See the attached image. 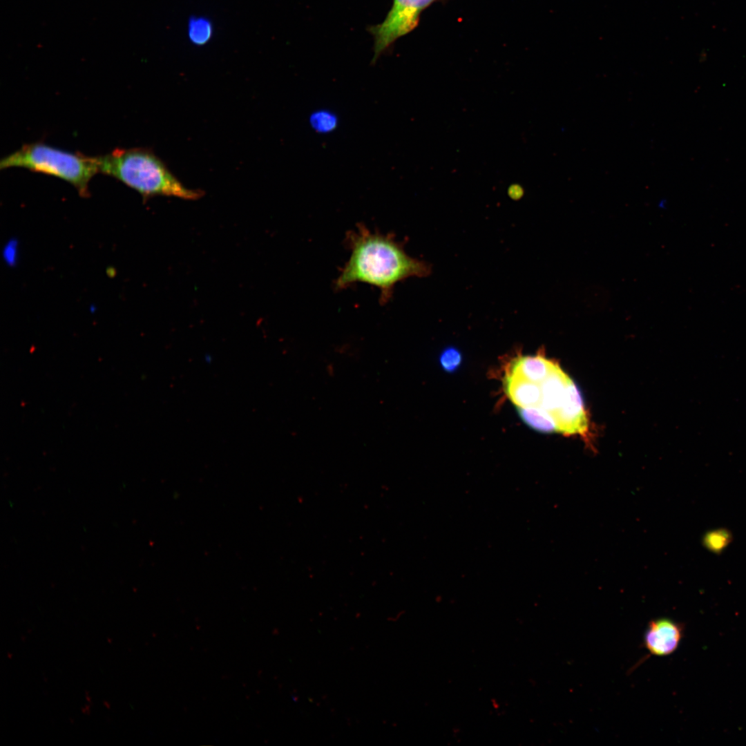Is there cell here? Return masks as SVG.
Here are the masks:
<instances>
[{
  "instance_id": "1",
  "label": "cell",
  "mask_w": 746,
  "mask_h": 746,
  "mask_svg": "<svg viewBox=\"0 0 746 746\" xmlns=\"http://www.w3.org/2000/svg\"><path fill=\"white\" fill-rule=\"evenodd\" d=\"M346 243L350 255L334 282L337 290L356 283H367L379 289L380 303L385 304L398 283L430 274V265L409 256L391 234L372 231L359 224L348 232Z\"/></svg>"
},
{
  "instance_id": "2",
  "label": "cell",
  "mask_w": 746,
  "mask_h": 746,
  "mask_svg": "<svg viewBox=\"0 0 746 746\" xmlns=\"http://www.w3.org/2000/svg\"><path fill=\"white\" fill-rule=\"evenodd\" d=\"M99 172L115 178L137 191L144 199L161 195L187 200L200 199L204 191L186 187L151 150L116 149L97 157Z\"/></svg>"
},
{
  "instance_id": "3",
  "label": "cell",
  "mask_w": 746,
  "mask_h": 746,
  "mask_svg": "<svg viewBox=\"0 0 746 746\" xmlns=\"http://www.w3.org/2000/svg\"><path fill=\"white\" fill-rule=\"evenodd\" d=\"M20 167L59 178L72 184L82 197L99 172L97 157L72 153L41 142L24 144L0 160V169Z\"/></svg>"
},
{
  "instance_id": "4",
  "label": "cell",
  "mask_w": 746,
  "mask_h": 746,
  "mask_svg": "<svg viewBox=\"0 0 746 746\" xmlns=\"http://www.w3.org/2000/svg\"><path fill=\"white\" fill-rule=\"evenodd\" d=\"M433 1L394 0L384 21L370 28L374 38L373 61L396 39L417 26L421 12Z\"/></svg>"
},
{
  "instance_id": "5",
  "label": "cell",
  "mask_w": 746,
  "mask_h": 746,
  "mask_svg": "<svg viewBox=\"0 0 746 746\" xmlns=\"http://www.w3.org/2000/svg\"><path fill=\"white\" fill-rule=\"evenodd\" d=\"M553 414L557 423V432L584 437L589 431V419L582 393L570 377L563 401Z\"/></svg>"
},
{
  "instance_id": "6",
  "label": "cell",
  "mask_w": 746,
  "mask_h": 746,
  "mask_svg": "<svg viewBox=\"0 0 746 746\" xmlns=\"http://www.w3.org/2000/svg\"><path fill=\"white\" fill-rule=\"evenodd\" d=\"M683 636L682 626L673 620L661 618L651 620L643 636V646L654 656H667L678 647Z\"/></svg>"
},
{
  "instance_id": "7",
  "label": "cell",
  "mask_w": 746,
  "mask_h": 746,
  "mask_svg": "<svg viewBox=\"0 0 746 746\" xmlns=\"http://www.w3.org/2000/svg\"><path fill=\"white\" fill-rule=\"evenodd\" d=\"M504 381L508 398L517 407L526 408L539 405L541 400L539 383L528 381L508 372Z\"/></svg>"
},
{
  "instance_id": "8",
  "label": "cell",
  "mask_w": 746,
  "mask_h": 746,
  "mask_svg": "<svg viewBox=\"0 0 746 746\" xmlns=\"http://www.w3.org/2000/svg\"><path fill=\"white\" fill-rule=\"evenodd\" d=\"M569 376L556 363L551 372L539 383V406L552 414L561 405Z\"/></svg>"
},
{
  "instance_id": "9",
  "label": "cell",
  "mask_w": 746,
  "mask_h": 746,
  "mask_svg": "<svg viewBox=\"0 0 746 746\" xmlns=\"http://www.w3.org/2000/svg\"><path fill=\"white\" fill-rule=\"evenodd\" d=\"M557 362L547 359L542 353L521 356L513 361L508 372L528 381L540 383L551 372Z\"/></svg>"
},
{
  "instance_id": "10",
  "label": "cell",
  "mask_w": 746,
  "mask_h": 746,
  "mask_svg": "<svg viewBox=\"0 0 746 746\" xmlns=\"http://www.w3.org/2000/svg\"><path fill=\"white\" fill-rule=\"evenodd\" d=\"M517 408L522 420L533 429L544 433L557 432L554 415L539 405Z\"/></svg>"
},
{
  "instance_id": "11",
  "label": "cell",
  "mask_w": 746,
  "mask_h": 746,
  "mask_svg": "<svg viewBox=\"0 0 746 746\" xmlns=\"http://www.w3.org/2000/svg\"><path fill=\"white\" fill-rule=\"evenodd\" d=\"M309 124L315 133L326 135L336 130L339 124V118L332 110L319 108L310 113Z\"/></svg>"
},
{
  "instance_id": "12",
  "label": "cell",
  "mask_w": 746,
  "mask_h": 746,
  "mask_svg": "<svg viewBox=\"0 0 746 746\" xmlns=\"http://www.w3.org/2000/svg\"><path fill=\"white\" fill-rule=\"evenodd\" d=\"M213 35V26L210 20L204 17H191L188 23V37L192 44L198 46L206 44Z\"/></svg>"
},
{
  "instance_id": "13",
  "label": "cell",
  "mask_w": 746,
  "mask_h": 746,
  "mask_svg": "<svg viewBox=\"0 0 746 746\" xmlns=\"http://www.w3.org/2000/svg\"><path fill=\"white\" fill-rule=\"evenodd\" d=\"M462 361V356L458 349L448 347L441 353L439 362L442 368L448 372L457 370Z\"/></svg>"
}]
</instances>
